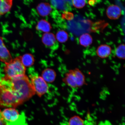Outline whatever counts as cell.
Listing matches in <instances>:
<instances>
[{
	"mask_svg": "<svg viewBox=\"0 0 125 125\" xmlns=\"http://www.w3.org/2000/svg\"><path fill=\"white\" fill-rule=\"evenodd\" d=\"M5 78L8 81L18 105L28 101L35 94L30 80L25 74L12 79Z\"/></svg>",
	"mask_w": 125,
	"mask_h": 125,
	"instance_id": "cell-1",
	"label": "cell"
},
{
	"mask_svg": "<svg viewBox=\"0 0 125 125\" xmlns=\"http://www.w3.org/2000/svg\"><path fill=\"white\" fill-rule=\"evenodd\" d=\"M18 106L8 81L4 77L0 83V106L15 107Z\"/></svg>",
	"mask_w": 125,
	"mask_h": 125,
	"instance_id": "cell-2",
	"label": "cell"
},
{
	"mask_svg": "<svg viewBox=\"0 0 125 125\" xmlns=\"http://www.w3.org/2000/svg\"><path fill=\"white\" fill-rule=\"evenodd\" d=\"M5 64L4 72L5 77L12 79L25 74L26 67L22 62L20 56Z\"/></svg>",
	"mask_w": 125,
	"mask_h": 125,
	"instance_id": "cell-3",
	"label": "cell"
},
{
	"mask_svg": "<svg viewBox=\"0 0 125 125\" xmlns=\"http://www.w3.org/2000/svg\"><path fill=\"white\" fill-rule=\"evenodd\" d=\"M63 81L69 86L74 88L82 87L86 83L85 75L78 68L69 70L65 74Z\"/></svg>",
	"mask_w": 125,
	"mask_h": 125,
	"instance_id": "cell-4",
	"label": "cell"
},
{
	"mask_svg": "<svg viewBox=\"0 0 125 125\" xmlns=\"http://www.w3.org/2000/svg\"><path fill=\"white\" fill-rule=\"evenodd\" d=\"M30 80L35 94L41 97L48 91L49 87L47 83L41 76L37 74H31Z\"/></svg>",
	"mask_w": 125,
	"mask_h": 125,
	"instance_id": "cell-5",
	"label": "cell"
},
{
	"mask_svg": "<svg viewBox=\"0 0 125 125\" xmlns=\"http://www.w3.org/2000/svg\"><path fill=\"white\" fill-rule=\"evenodd\" d=\"M42 42L46 47L55 50L58 47L55 36L50 32L43 34L42 38Z\"/></svg>",
	"mask_w": 125,
	"mask_h": 125,
	"instance_id": "cell-6",
	"label": "cell"
},
{
	"mask_svg": "<svg viewBox=\"0 0 125 125\" xmlns=\"http://www.w3.org/2000/svg\"><path fill=\"white\" fill-rule=\"evenodd\" d=\"M2 114L6 123H13L17 121L21 115L16 109L13 108L4 109L2 112Z\"/></svg>",
	"mask_w": 125,
	"mask_h": 125,
	"instance_id": "cell-7",
	"label": "cell"
},
{
	"mask_svg": "<svg viewBox=\"0 0 125 125\" xmlns=\"http://www.w3.org/2000/svg\"><path fill=\"white\" fill-rule=\"evenodd\" d=\"M12 59L10 52L4 44L3 38L0 36V60L6 63L10 62Z\"/></svg>",
	"mask_w": 125,
	"mask_h": 125,
	"instance_id": "cell-8",
	"label": "cell"
},
{
	"mask_svg": "<svg viewBox=\"0 0 125 125\" xmlns=\"http://www.w3.org/2000/svg\"><path fill=\"white\" fill-rule=\"evenodd\" d=\"M106 12L107 17L109 19L116 20L121 16V10L118 6L112 5L107 8Z\"/></svg>",
	"mask_w": 125,
	"mask_h": 125,
	"instance_id": "cell-9",
	"label": "cell"
},
{
	"mask_svg": "<svg viewBox=\"0 0 125 125\" xmlns=\"http://www.w3.org/2000/svg\"><path fill=\"white\" fill-rule=\"evenodd\" d=\"M36 10L39 15L45 17L48 16L51 13L52 11V8L48 3L42 2L37 6Z\"/></svg>",
	"mask_w": 125,
	"mask_h": 125,
	"instance_id": "cell-10",
	"label": "cell"
},
{
	"mask_svg": "<svg viewBox=\"0 0 125 125\" xmlns=\"http://www.w3.org/2000/svg\"><path fill=\"white\" fill-rule=\"evenodd\" d=\"M112 51L111 47L107 44H102L96 49V54L98 57L102 59H104L109 57Z\"/></svg>",
	"mask_w": 125,
	"mask_h": 125,
	"instance_id": "cell-11",
	"label": "cell"
},
{
	"mask_svg": "<svg viewBox=\"0 0 125 125\" xmlns=\"http://www.w3.org/2000/svg\"><path fill=\"white\" fill-rule=\"evenodd\" d=\"M52 28L50 23L47 20L43 19L39 20L36 26V29L37 31L44 33L50 32Z\"/></svg>",
	"mask_w": 125,
	"mask_h": 125,
	"instance_id": "cell-12",
	"label": "cell"
},
{
	"mask_svg": "<svg viewBox=\"0 0 125 125\" xmlns=\"http://www.w3.org/2000/svg\"><path fill=\"white\" fill-rule=\"evenodd\" d=\"M56 76V72L53 70L47 68L42 72L41 76L47 83H51L55 80Z\"/></svg>",
	"mask_w": 125,
	"mask_h": 125,
	"instance_id": "cell-13",
	"label": "cell"
},
{
	"mask_svg": "<svg viewBox=\"0 0 125 125\" xmlns=\"http://www.w3.org/2000/svg\"><path fill=\"white\" fill-rule=\"evenodd\" d=\"M13 0H0V16L10 11Z\"/></svg>",
	"mask_w": 125,
	"mask_h": 125,
	"instance_id": "cell-14",
	"label": "cell"
},
{
	"mask_svg": "<svg viewBox=\"0 0 125 125\" xmlns=\"http://www.w3.org/2000/svg\"><path fill=\"white\" fill-rule=\"evenodd\" d=\"M20 58L22 62L26 68L32 66L35 62L33 56L30 53L25 54L23 56H20Z\"/></svg>",
	"mask_w": 125,
	"mask_h": 125,
	"instance_id": "cell-15",
	"label": "cell"
},
{
	"mask_svg": "<svg viewBox=\"0 0 125 125\" xmlns=\"http://www.w3.org/2000/svg\"><path fill=\"white\" fill-rule=\"evenodd\" d=\"M93 39L89 34L86 33L82 34L79 39V42L83 46L86 47L90 46L93 43Z\"/></svg>",
	"mask_w": 125,
	"mask_h": 125,
	"instance_id": "cell-16",
	"label": "cell"
},
{
	"mask_svg": "<svg viewBox=\"0 0 125 125\" xmlns=\"http://www.w3.org/2000/svg\"><path fill=\"white\" fill-rule=\"evenodd\" d=\"M55 36L56 40L59 43H65L68 40V34L64 30H60L58 31Z\"/></svg>",
	"mask_w": 125,
	"mask_h": 125,
	"instance_id": "cell-17",
	"label": "cell"
},
{
	"mask_svg": "<svg viewBox=\"0 0 125 125\" xmlns=\"http://www.w3.org/2000/svg\"><path fill=\"white\" fill-rule=\"evenodd\" d=\"M115 54L118 59H125V44L119 45L115 50Z\"/></svg>",
	"mask_w": 125,
	"mask_h": 125,
	"instance_id": "cell-18",
	"label": "cell"
},
{
	"mask_svg": "<svg viewBox=\"0 0 125 125\" xmlns=\"http://www.w3.org/2000/svg\"><path fill=\"white\" fill-rule=\"evenodd\" d=\"M68 125H84V121L82 118L78 116L72 117L69 120Z\"/></svg>",
	"mask_w": 125,
	"mask_h": 125,
	"instance_id": "cell-19",
	"label": "cell"
},
{
	"mask_svg": "<svg viewBox=\"0 0 125 125\" xmlns=\"http://www.w3.org/2000/svg\"><path fill=\"white\" fill-rule=\"evenodd\" d=\"M7 125H28L26 122L25 116L24 113L21 114L18 120L13 123H6Z\"/></svg>",
	"mask_w": 125,
	"mask_h": 125,
	"instance_id": "cell-20",
	"label": "cell"
},
{
	"mask_svg": "<svg viewBox=\"0 0 125 125\" xmlns=\"http://www.w3.org/2000/svg\"><path fill=\"white\" fill-rule=\"evenodd\" d=\"M73 6L77 9L82 8L85 5L86 0H72Z\"/></svg>",
	"mask_w": 125,
	"mask_h": 125,
	"instance_id": "cell-21",
	"label": "cell"
},
{
	"mask_svg": "<svg viewBox=\"0 0 125 125\" xmlns=\"http://www.w3.org/2000/svg\"><path fill=\"white\" fill-rule=\"evenodd\" d=\"M0 125H7V123L3 117L2 112L0 110Z\"/></svg>",
	"mask_w": 125,
	"mask_h": 125,
	"instance_id": "cell-22",
	"label": "cell"
},
{
	"mask_svg": "<svg viewBox=\"0 0 125 125\" xmlns=\"http://www.w3.org/2000/svg\"><path fill=\"white\" fill-rule=\"evenodd\" d=\"M5 76V75L3 74L2 72L1 71V68H0V83L2 80L3 79Z\"/></svg>",
	"mask_w": 125,
	"mask_h": 125,
	"instance_id": "cell-23",
	"label": "cell"
},
{
	"mask_svg": "<svg viewBox=\"0 0 125 125\" xmlns=\"http://www.w3.org/2000/svg\"><path fill=\"white\" fill-rule=\"evenodd\" d=\"M96 2V0H89L88 1V3L90 5L93 6L94 4Z\"/></svg>",
	"mask_w": 125,
	"mask_h": 125,
	"instance_id": "cell-24",
	"label": "cell"
}]
</instances>
